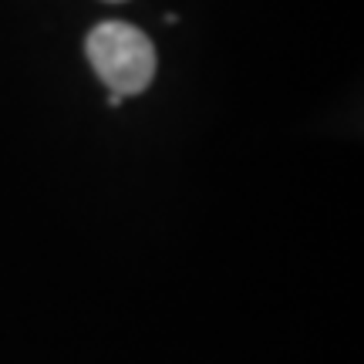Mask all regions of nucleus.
<instances>
[{"label": "nucleus", "mask_w": 364, "mask_h": 364, "mask_svg": "<svg viewBox=\"0 0 364 364\" xmlns=\"http://www.w3.org/2000/svg\"><path fill=\"white\" fill-rule=\"evenodd\" d=\"M95 75L115 95H139L156 78V48L135 24L105 21L85 41Z\"/></svg>", "instance_id": "f257e3e1"}]
</instances>
